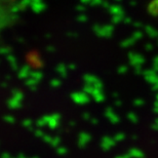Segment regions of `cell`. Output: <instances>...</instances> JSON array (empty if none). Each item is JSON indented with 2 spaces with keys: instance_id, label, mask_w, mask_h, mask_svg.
<instances>
[{
  "instance_id": "cell-6",
  "label": "cell",
  "mask_w": 158,
  "mask_h": 158,
  "mask_svg": "<svg viewBox=\"0 0 158 158\" xmlns=\"http://www.w3.org/2000/svg\"><path fill=\"white\" fill-rule=\"evenodd\" d=\"M106 116L109 118V119H110V121L112 123H117L118 121H119V118H118V116L113 113V111H112V109H111V108L106 109Z\"/></svg>"
},
{
  "instance_id": "cell-9",
  "label": "cell",
  "mask_w": 158,
  "mask_h": 158,
  "mask_svg": "<svg viewBox=\"0 0 158 158\" xmlns=\"http://www.w3.org/2000/svg\"><path fill=\"white\" fill-rule=\"evenodd\" d=\"M148 10L152 16H155V17L158 16V0H155L150 4Z\"/></svg>"
},
{
  "instance_id": "cell-12",
  "label": "cell",
  "mask_w": 158,
  "mask_h": 158,
  "mask_svg": "<svg viewBox=\"0 0 158 158\" xmlns=\"http://www.w3.org/2000/svg\"><path fill=\"white\" fill-rule=\"evenodd\" d=\"M57 71L59 72L60 74H61V76H63V77H65L66 76V69H65V66L63 64H60L59 66L57 67Z\"/></svg>"
},
{
  "instance_id": "cell-5",
  "label": "cell",
  "mask_w": 158,
  "mask_h": 158,
  "mask_svg": "<svg viewBox=\"0 0 158 158\" xmlns=\"http://www.w3.org/2000/svg\"><path fill=\"white\" fill-rule=\"evenodd\" d=\"M90 141V136L85 132H81L80 136H79V147L83 148L85 145Z\"/></svg>"
},
{
  "instance_id": "cell-13",
  "label": "cell",
  "mask_w": 158,
  "mask_h": 158,
  "mask_svg": "<svg viewBox=\"0 0 158 158\" xmlns=\"http://www.w3.org/2000/svg\"><path fill=\"white\" fill-rule=\"evenodd\" d=\"M134 38L132 37V38L126 39V40L123 41V42L121 43V46H123V47H127V46L132 45V43H134Z\"/></svg>"
},
{
  "instance_id": "cell-16",
  "label": "cell",
  "mask_w": 158,
  "mask_h": 158,
  "mask_svg": "<svg viewBox=\"0 0 158 158\" xmlns=\"http://www.w3.org/2000/svg\"><path fill=\"white\" fill-rule=\"evenodd\" d=\"M13 97H15L16 99H18L22 101L23 97H24V95H23L22 92H20V90H13Z\"/></svg>"
},
{
  "instance_id": "cell-27",
  "label": "cell",
  "mask_w": 158,
  "mask_h": 158,
  "mask_svg": "<svg viewBox=\"0 0 158 158\" xmlns=\"http://www.w3.org/2000/svg\"><path fill=\"white\" fill-rule=\"evenodd\" d=\"M31 123H32V121H31V120H25V121L23 122V124H24V125H25V126H26V127H29V126H30V124H31Z\"/></svg>"
},
{
  "instance_id": "cell-7",
  "label": "cell",
  "mask_w": 158,
  "mask_h": 158,
  "mask_svg": "<svg viewBox=\"0 0 158 158\" xmlns=\"http://www.w3.org/2000/svg\"><path fill=\"white\" fill-rule=\"evenodd\" d=\"M129 60H131V64L138 67V65L143 64V63L138 61V60H144V58L142 57L141 55H134V53H131V55H129Z\"/></svg>"
},
{
  "instance_id": "cell-8",
  "label": "cell",
  "mask_w": 158,
  "mask_h": 158,
  "mask_svg": "<svg viewBox=\"0 0 158 158\" xmlns=\"http://www.w3.org/2000/svg\"><path fill=\"white\" fill-rule=\"evenodd\" d=\"M92 97H94V99L96 100L97 102H99V103L103 102L104 99H105L103 92H102V89H99V88H95L94 92H92Z\"/></svg>"
},
{
  "instance_id": "cell-18",
  "label": "cell",
  "mask_w": 158,
  "mask_h": 158,
  "mask_svg": "<svg viewBox=\"0 0 158 158\" xmlns=\"http://www.w3.org/2000/svg\"><path fill=\"white\" fill-rule=\"evenodd\" d=\"M30 75L32 76L31 78H34V79H36V80H39V79L42 78V74H40L39 72H32Z\"/></svg>"
},
{
  "instance_id": "cell-28",
  "label": "cell",
  "mask_w": 158,
  "mask_h": 158,
  "mask_svg": "<svg viewBox=\"0 0 158 158\" xmlns=\"http://www.w3.org/2000/svg\"><path fill=\"white\" fill-rule=\"evenodd\" d=\"M86 17L85 16H80V17H78V21L79 22H85L86 21Z\"/></svg>"
},
{
  "instance_id": "cell-20",
  "label": "cell",
  "mask_w": 158,
  "mask_h": 158,
  "mask_svg": "<svg viewBox=\"0 0 158 158\" xmlns=\"http://www.w3.org/2000/svg\"><path fill=\"white\" fill-rule=\"evenodd\" d=\"M5 121H7V122H10V123H13L15 122V118L13 117V116H5Z\"/></svg>"
},
{
  "instance_id": "cell-19",
  "label": "cell",
  "mask_w": 158,
  "mask_h": 158,
  "mask_svg": "<svg viewBox=\"0 0 158 158\" xmlns=\"http://www.w3.org/2000/svg\"><path fill=\"white\" fill-rule=\"evenodd\" d=\"M50 84H52V87H58V86H60L61 82H60V80H58V79H52V80L50 81Z\"/></svg>"
},
{
  "instance_id": "cell-10",
  "label": "cell",
  "mask_w": 158,
  "mask_h": 158,
  "mask_svg": "<svg viewBox=\"0 0 158 158\" xmlns=\"http://www.w3.org/2000/svg\"><path fill=\"white\" fill-rule=\"evenodd\" d=\"M8 106H9V108H11V109L20 108L21 107V100L16 99V97L13 100H10V101L8 102Z\"/></svg>"
},
{
  "instance_id": "cell-4",
  "label": "cell",
  "mask_w": 158,
  "mask_h": 158,
  "mask_svg": "<svg viewBox=\"0 0 158 158\" xmlns=\"http://www.w3.org/2000/svg\"><path fill=\"white\" fill-rule=\"evenodd\" d=\"M59 117L60 116L57 114L52 115L50 117H45L48 120V121H46V124L49 125L50 128H55L58 126V124H59Z\"/></svg>"
},
{
  "instance_id": "cell-15",
  "label": "cell",
  "mask_w": 158,
  "mask_h": 158,
  "mask_svg": "<svg viewBox=\"0 0 158 158\" xmlns=\"http://www.w3.org/2000/svg\"><path fill=\"white\" fill-rule=\"evenodd\" d=\"M146 31H147V33L150 34L151 37H156L158 35V32L152 29V27H146Z\"/></svg>"
},
{
  "instance_id": "cell-14",
  "label": "cell",
  "mask_w": 158,
  "mask_h": 158,
  "mask_svg": "<svg viewBox=\"0 0 158 158\" xmlns=\"http://www.w3.org/2000/svg\"><path fill=\"white\" fill-rule=\"evenodd\" d=\"M131 156H136V157H138V158H142V157L144 156L143 153H142L141 151L137 150V149L131 150Z\"/></svg>"
},
{
  "instance_id": "cell-1",
  "label": "cell",
  "mask_w": 158,
  "mask_h": 158,
  "mask_svg": "<svg viewBox=\"0 0 158 158\" xmlns=\"http://www.w3.org/2000/svg\"><path fill=\"white\" fill-rule=\"evenodd\" d=\"M72 99L75 103L77 104H86L89 101V97H88L84 92H75V94H72Z\"/></svg>"
},
{
  "instance_id": "cell-31",
  "label": "cell",
  "mask_w": 158,
  "mask_h": 158,
  "mask_svg": "<svg viewBox=\"0 0 158 158\" xmlns=\"http://www.w3.org/2000/svg\"><path fill=\"white\" fill-rule=\"evenodd\" d=\"M154 63H155V64H158V57L154 58Z\"/></svg>"
},
{
  "instance_id": "cell-24",
  "label": "cell",
  "mask_w": 158,
  "mask_h": 158,
  "mask_svg": "<svg viewBox=\"0 0 158 158\" xmlns=\"http://www.w3.org/2000/svg\"><path fill=\"white\" fill-rule=\"evenodd\" d=\"M134 104L136 106H142V105L144 104V102H143V100H136Z\"/></svg>"
},
{
  "instance_id": "cell-21",
  "label": "cell",
  "mask_w": 158,
  "mask_h": 158,
  "mask_svg": "<svg viewBox=\"0 0 158 158\" xmlns=\"http://www.w3.org/2000/svg\"><path fill=\"white\" fill-rule=\"evenodd\" d=\"M124 139V134H118V137H114V140L115 141H117V142H119V141H121V140H123Z\"/></svg>"
},
{
  "instance_id": "cell-2",
  "label": "cell",
  "mask_w": 158,
  "mask_h": 158,
  "mask_svg": "<svg viewBox=\"0 0 158 158\" xmlns=\"http://www.w3.org/2000/svg\"><path fill=\"white\" fill-rule=\"evenodd\" d=\"M84 81L86 82V84H90L92 86H95V88H99L102 89V82L100 81V79H97L95 76H90V75H85L84 76Z\"/></svg>"
},
{
  "instance_id": "cell-23",
  "label": "cell",
  "mask_w": 158,
  "mask_h": 158,
  "mask_svg": "<svg viewBox=\"0 0 158 158\" xmlns=\"http://www.w3.org/2000/svg\"><path fill=\"white\" fill-rule=\"evenodd\" d=\"M59 142H60V139H59V138H55L53 140H52V146L59 145Z\"/></svg>"
},
{
  "instance_id": "cell-11",
  "label": "cell",
  "mask_w": 158,
  "mask_h": 158,
  "mask_svg": "<svg viewBox=\"0 0 158 158\" xmlns=\"http://www.w3.org/2000/svg\"><path fill=\"white\" fill-rule=\"evenodd\" d=\"M29 74H31V73H29V67H24V68L20 71L18 75H20V78H24V75H25V77H26Z\"/></svg>"
},
{
  "instance_id": "cell-29",
  "label": "cell",
  "mask_w": 158,
  "mask_h": 158,
  "mask_svg": "<svg viewBox=\"0 0 158 158\" xmlns=\"http://www.w3.org/2000/svg\"><path fill=\"white\" fill-rule=\"evenodd\" d=\"M154 128H157V129H158V118L156 119V121H155V124H154Z\"/></svg>"
},
{
  "instance_id": "cell-26",
  "label": "cell",
  "mask_w": 158,
  "mask_h": 158,
  "mask_svg": "<svg viewBox=\"0 0 158 158\" xmlns=\"http://www.w3.org/2000/svg\"><path fill=\"white\" fill-rule=\"evenodd\" d=\"M126 71H127V68H126V67H120L119 70H118V72H119V73H125Z\"/></svg>"
},
{
  "instance_id": "cell-25",
  "label": "cell",
  "mask_w": 158,
  "mask_h": 158,
  "mask_svg": "<svg viewBox=\"0 0 158 158\" xmlns=\"http://www.w3.org/2000/svg\"><path fill=\"white\" fill-rule=\"evenodd\" d=\"M134 39H139V38H142V33L141 32H136V33L134 34Z\"/></svg>"
},
{
  "instance_id": "cell-22",
  "label": "cell",
  "mask_w": 158,
  "mask_h": 158,
  "mask_svg": "<svg viewBox=\"0 0 158 158\" xmlns=\"http://www.w3.org/2000/svg\"><path fill=\"white\" fill-rule=\"evenodd\" d=\"M57 152L59 153V154H66L67 153V149H65V148H59V149H57Z\"/></svg>"
},
{
  "instance_id": "cell-17",
  "label": "cell",
  "mask_w": 158,
  "mask_h": 158,
  "mask_svg": "<svg viewBox=\"0 0 158 158\" xmlns=\"http://www.w3.org/2000/svg\"><path fill=\"white\" fill-rule=\"evenodd\" d=\"M127 117H128V119L131 120V122H134V123L138 122V117H137V115L134 114V113H128Z\"/></svg>"
},
{
  "instance_id": "cell-30",
  "label": "cell",
  "mask_w": 158,
  "mask_h": 158,
  "mask_svg": "<svg viewBox=\"0 0 158 158\" xmlns=\"http://www.w3.org/2000/svg\"><path fill=\"white\" fill-rule=\"evenodd\" d=\"M151 43H148V45L146 46V48H147V49H149V50H151L152 49V45H150Z\"/></svg>"
},
{
  "instance_id": "cell-32",
  "label": "cell",
  "mask_w": 158,
  "mask_h": 158,
  "mask_svg": "<svg viewBox=\"0 0 158 158\" xmlns=\"http://www.w3.org/2000/svg\"><path fill=\"white\" fill-rule=\"evenodd\" d=\"M157 99H158V96H157Z\"/></svg>"
},
{
  "instance_id": "cell-3",
  "label": "cell",
  "mask_w": 158,
  "mask_h": 158,
  "mask_svg": "<svg viewBox=\"0 0 158 158\" xmlns=\"http://www.w3.org/2000/svg\"><path fill=\"white\" fill-rule=\"evenodd\" d=\"M114 145H115V142L111 138H109V137H104V138L102 139V145L101 146L104 150H109Z\"/></svg>"
}]
</instances>
